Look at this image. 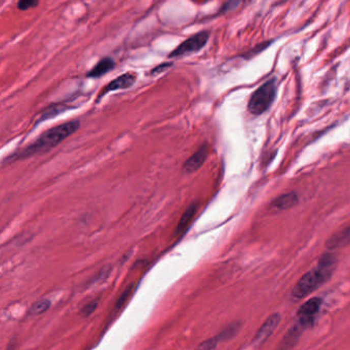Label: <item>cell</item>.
I'll return each instance as SVG.
<instances>
[{
  "label": "cell",
  "mask_w": 350,
  "mask_h": 350,
  "mask_svg": "<svg viewBox=\"0 0 350 350\" xmlns=\"http://www.w3.org/2000/svg\"><path fill=\"white\" fill-rule=\"evenodd\" d=\"M210 37V33L208 31L198 32L191 37L187 38L184 42L178 45L170 53L169 57H179L186 55L188 53H192L201 49L208 42Z\"/></svg>",
  "instance_id": "obj_4"
},
{
  "label": "cell",
  "mask_w": 350,
  "mask_h": 350,
  "mask_svg": "<svg viewBox=\"0 0 350 350\" xmlns=\"http://www.w3.org/2000/svg\"><path fill=\"white\" fill-rule=\"evenodd\" d=\"M298 202V197L296 193H286L279 196L274 202L273 207L278 210H286L291 207H294Z\"/></svg>",
  "instance_id": "obj_13"
},
{
  "label": "cell",
  "mask_w": 350,
  "mask_h": 350,
  "mask_svg": "<svg viewBox=\"0 0 350 350\" xmlns=\"http://www.w3.org/2000/svg\"><path fill=\"white\" fill-rule=\"evenodd\" d=\"M303 329L304 328L299 323L295 324L294 326H291L285 333L284 337L282 338L278 346V350H290L291 348H293L297 344L302 334Z\"/></svg>",
  "instance_id": "obj_9"
},
{
  "label": "cell",
  "mask_w": 350,
  "mask_h": 350,
  "mask_svg": "<svg viewBox=\"0 0 350 350\" xmlns=\"http://www.w3.org/2000/svg\"><path fill=\"white\" fill-rule=\"evenodd\" d=\"M323 304V300L320 298H312L305 303H303L298 310V323L305 329L311 326L314 322L316 314L318 313Z\"/></svg>",
  "instance_id": "obj_5"
},
{
  "label": "cell",
  "mask_w": 350,
  "mask_h": 350,
  "mask_svg": "<svg viewBox=\"0 0 350 350\" xmlns=\"http://www.w3.org/2000/svg\"><path fill=\"white\" fill-rule=\"evenodd\" d=\"M133 290H134V284H130L125 290H124V293L121 295V297L119 298L118 300V303H116V308L120 309L122 306H124L126 304V302L128 301V299L130 298L131 294L133 293Z\"/></svg>",
  "instance_id": "obj_16"
},
{
  "label": "cell",
  "mask_w": 350,
  "mask_h": 350,
  "mask_svg": "<svg viewBox=\"0 0 350 350\" xmlns=\"http://www.w3.org/2000/svg\"><path fill=\"white\" fill-rule=\"evenodd\" d=\"M137 78H138V76H137L136 72H127V73L119 76L118 78H115L112 81H110V83H108L102 90V92L98 96V100H100L102 97H104L105 95H107L110 92L130 89L131 86H133L135 84V82L137 81Z\"/></svg>",
  "instance_id": "obj_6"
},
{
  "label": "cell",
  "mask_w": 350,
  "mask_h": 350,
  "mask_svg": "<svg viewBox=\"0 0 350 350\" xmlns=\"http://www.w3.org/2000/svg\"><path fill=\"white\" fill-rule=\"evenodd\" d=\"M114 67H115L114 60L109 56H106V57H103L102 60H100L95 65V67L91 71L88 72L86 76L90 78H98L105 75L109 71H111Z\"/></svg>",
  "instance_id": "obj_11"
},
{
  "label": "cell",
  "mask_w": 350,
  "mask_h": 350,
  "mask_svg": "<svg viewBox=\"0 0 350 350\" xmlns=\"http://www.w3.org/2000/svg\"><path fill=\"white\" fill-rule=\"evenodd\" d=\"M209 145L207 143H203L183 164V171L187 173H191L195 170H197L206 161L208 155H209Z\"/></svg>",
  "instance_id": "obj_7"
},
{
  "label": "cell",
  "mask_w": 350,
  "mask_h": 350,
  "mask_svg": "<svg viewBox=\"0 0 350 350\" xmlns=\"http://www.w3.org/2000/svg\"><path fill=\"white\" fill-rule=\"evenodd\" d=\"M97 307H98V301H92V302L88 303V304L82 308L81 314H82L83 316H89V315L93 314V313L96 311Z\"/></svg>",
  "instance_id": "obj_19"
},
{
  "label": "cell",
  "mask_w": 350,
  "mask_h": 350,
  "mask_svg": "<svg viewBox=\"0 0 350 350\" xmlns=\"http://www.w3.org/2000/svg\"><path fill=\"white\" fill-rule=\"evenodd\" d=\"M171 65V63H165V64H161V65H159L158 67H156V68H154L153 70H152V74H154L155 72L157 73V72H159V70L160 69H163V68H167V67H169Z\"/></svg>",
  "instance_id": "obj_20"
},
{
  "label": "cell",
  "mask_w": 350,
  "mask_h": 350,
  "mask_svg": "<svg viewBox=\"0 0 350 350\" xmlns=\"http://www.w3.org/2000/svg\"><path fill=\"white\" fill-rule=\"evenodd\" d=\"M280 322V315L278 313L271 314L261 326V328L258 330L253 342L255 344H262L264 343L275 331L278 324Z\"/></svg>",
  "instance_id": "obj_8"
},
{
  "label": "cell",
  "mask_w": 350,
  "mask_h": 350,
  "mask_svg": "<svg viewBox=\"0 0 350 350\" xmlns=\"http://www.w3.org/2000/svg\"><path fill=\"white\" fill-rule=\"evenodd\" d=\"M241 327H242V325L239 322L230 324L223 331H221V333L217 336L219 341H226V340H229V339L233 338L239 333Z\"/></svg>",
  "instance_id": "obj_14"
},
{
  "label": "cell",
  "mask_w": 350,
  "mask_h": 350,
  "mask_svg": "<svg viewBox=\"0 0 350 350\" xmlns=\"http://www.w3.org/2000/svg\"><path fill=\"white\" fill-rule=\"evenodd\" d=\"M275 93V80L270 79L266 81L252 95L248 106L249 111L255 115L265 112L273 103Z\"/></svg>",
  "instance_id": "obj_3"
},
{
  "label": "cell",
  "mask_w": 350,
  "mask_h": 350,
  "mask_svg": "<svg viewBox=\"0 0 350 350\" xmlns=\"http://www.w3.org/2000/svg\"><path fill=\"white\" fill-rule=\"evenodd\" d=\"M196 210H197V206L195 202L191 203L187 209L186 211L183 213L179 223H178V226H177V233H183L184 231L187 230L189 224L191 223L193 217L195 216V213H196Z\"/></svg>",
  "instance_id": "obj_12"
},
{
  "label": "cell",
  "mask_w": 350,
  "mask_h": 350,
  "mask_svg": "<svg viewBox=\"0 0 350 350\" xmlns=\"http://www.w3.org/2000/svg\"><path fill=\"white\" fill-rule=\"evenodd\" d=\"M330 277L331 276L329 274L318 267L311 269L298 280L293 290H291V297L295 300H301L305 298L319 285L326 282Z\"/></svg>",
  "instance_id": "obj_2"
},
{
  "label": "cell",
  "mask_w": 350,
  "mask_h": 350,
  "mask_svg": "<svg viewBox=\"0 0 350 350\" xmlns=\"http://www.w3.org/2000/svg\"><path fill=\"white\" fill-rule=\"evenodd\" d=\"M80 127L78 121H71L55 126L38 136L32 143L21 149L19 152L10 156L13 159H24L36 154L44 153L62 143L73 135Z\"/></svg>",
  "instance_id": "obj_1"
},
{
  "label": "cell",
  "mask_w": 350,
  "mask_h": 350,
  "mask_svg": "<svg viewBox=\"0 0 350 350\" xmlns=\"http://www.w3.org/2000/svg\"><path fill=\"white\" fill-rule=\"evenodd\" d=\"M219 342L218 337H214V338H210L206 341H203L202 343H200L195 350H213L217 344Z\"/></svg>",
  "instance_id": "obj_17"
},
{
  "label": "cell",
  "mask_w": 350,
  "mask_h": 350,
  "mask_svg": "<svg viewBox=\"0 0 350 350\" xmlns=\"http://www.w3.org/2000/svg\"><path fill=\"white\" fill-rule=\"evenodd\" d=\"M39 5L38 2H34V0H21L18 3V9L21 11H27L30 9H34Z\"/></svg>",
  "instance_id": "obj_18"
},
{
  "label": "cell",
  "mask_w": 350,
  "mask_h": 350,
  "mask_svg": "<svg viewBox=\"0 0 350 350\" xmlns=\"http://www.w3.org/2000/svg\"><path fill=\"white\" fill-rule=\"evenodd\" d=\"M350 245V226L335 233L327 242V248L329 250H337Z\"/></svg>",
  "instance_id": "obj_10"
},
{
  "label": "cell",
  "mask_w": 350,
  "mask_h": 350,
  "mask_svg": "<svg viewBox=\"0 0 350 350\" xmlns=\"http://www.w3.org/2000/svg\"><path fill=\"white\" fill-rule=\"evenodd\" d=\"M49 307H50V301L49 300H47V299L39 300V301L34 302L31 305L30 313L33 315H40V314L44 313L45 311H47L49 309Z\"/></svg>",
  "instance_id": "obj_15"
}]
</instances>
